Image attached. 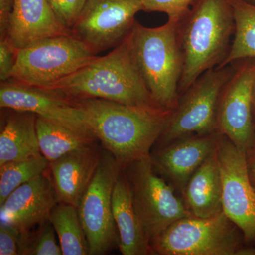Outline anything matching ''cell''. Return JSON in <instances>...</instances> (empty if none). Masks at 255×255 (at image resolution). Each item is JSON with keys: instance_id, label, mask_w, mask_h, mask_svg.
Instances as JSON below:
<instances>
[{"instance_id": "cell-1", "label": "cell", "mask_w": 255, "mask_h": 255, "mask_svg": "<svg viewBox=\"0 0 255 255\" xmlns=\"http://www.w3.org/2000/svg\"><path fill=\"white\" fill-rule=\"evenodd\" d=\"M85 114L87 125L102 147L123 168L150 156L172 110L133 107L101 99L73 101Z\"/></svg>"}, {"instance_id": "cell-2", "label": "cell", "mask_w": 255, "mask_h": 255, "mask_svg": "<svg viewBox=\"0 0 255 255\" xmlns=\"http://www.w3.org/2000/svg\"><path fill=\"white\" fill-rule=\"evenodd\" d=\"M41 90L70 101L101 99L133 107H158L137 67L131 33L108 54L97 56L70 76Z\"/></svg>"}, {"instance_id": "cell-3", "label": "cell", "mask_w": 255, "mask_h": 255, "mask_svg": "<svg viewBox=\"0 0 255 255\" xmlns=\"http://www.w3.org/2000/svg\"><path fill=\"white\" fill-rule=\"evenodd\" d=\"M234 33L231 0H196L178 24L184 57L179 95L203 73L222 65L229 54Z\"/></svg>"}, {"instance_id": "cell-4", "label": "cell", "mask_w": 255, "mask_h": 255, "mask_svg": "<svg viewBox=\"0 0 255 255\" xmlns=\"http://www.w3.org/2000/svg\"><path fill=\"white\" fill-rule=\"evenodd\" d=\"M178 24L167 21L148 28L136 21L131 32L132 50L146 86L154 103L167 110H174L180 97L184 57Z\"/></svg>"}, {"instance_id": "cell-5", "label": "cell", "mask_w": 255, "mask_h": 255, "mask_svg": "<svg viewBox=\"0 0 255 255\" xmlns=\"http://www.w3.org/2000/svg\"><path fill=\"white\" fill-rule=\"evenodd\" d=\"M97 57L72 34L47 37L18 50L11 79L29 86L47 88Z\"/></svg>"}, {"instance_id": "cell-6", "label": "cell", "mask_w": 255, "mask_h": 255, "mask_svg": "<svg viewBox=\"0 0 255 255\" xmlns=\"http://www.w3.org/2000/svg\"><path fill=\"white\" fill-rule=\"evenodd\" d=\"M241 233L222 211L208 218L178 220L151 246L160 255H240L243 248Z\"/></svg>"}, {"instance_id": "cell-7", "label": "cell", "mask_w": 255, "mask_h": 255, "mask_svg": "<svg viewBox=\"0 0 255 255\" xmlns=\"http://www.w3.org/2000/svg\"><path fill=\"white\" fill-rule=\"evenodd\" d=\"M234 63L207 70L179 97L157 142L165 146L179 139L217 131L218 111Z\"/></svg>"}, {"instance_id": "cell-8", "label": "cell", "mask_w": 255, "mask_h": 255, "mask_svg": "<svg viewBox=\"0 0 255 255\" xmlns=\"http://www.w3.org/2000/svg\"><path fill=\"white\" fill-rule=\"evenodd\" d=\"M134 206L151 243L172 223L193 216L163 178L156 174L151 156L123 168Z\"/></svg>"}, {"instance_id": "cell-9", "label": "cell", "mask_w": 255, "mask_h": 255, "mask_svg": "<svg viewBox=\"0 0 255 255\" xmlns=\"http://www.w3.org/2000/svg\"><path fill=\"white\" fill-rule=\"evenodd\" d=\"M122 169L113 156L104 149L95 177L79 204V216L88 241L90 255H106L119 248L112 194Z\"/></svg>"}, {"instance_id": "cell-10", "label": "cell", "mask_w": 255, "mask_h": 255, "mask_svg": "<svg viewBox=\"0 0 255 255\" xmlns=\"http://www.w3.org/2000/svg\"><path fill=\"white\" fill-rule=\"evenodd\" d=\"M223 212L239 228L245 241L255 243V187L247 153L221 134L217 145Z\"/></svg>"}, {"instance_id": "cell-11", "label": "cell", "mask_w": 255, "mask_h": 255, "mask_svg": "<svg viewBox=\"0 0 255 255\" xmlns=\"http://www.w3.org/2000/svg\"><path fill=\"white\" fill-rule=\"evenodd\" d=\"M142 9L140 0H87L72 35L97 55L123 42Z\"/></svg>"}, {"instance_id": "cell-12", "label": "cell", "mask_w": 255, "mask_h": 255, "mask_svg": "<svg viewBox=\"0 0 255 255\" xmlns=\"http://www.w3.org/2000/svg\"><path fill=\"white\" fill-rule=\"evenodd\" d=\"M233 63L234 73L225 85L220 99L217 131L248 153L255 146L253 100L255 59Z\"/></svg>"}, {"instance_id": "cell-13", "label": "cell", "mask_w": 255, "mask_h": 255, "mask_svg": "<svg viewBox=\"0 0 255 255\" xmlns=\"http://www.w3.org/2000/svg\"><path fill=\"white\" fill-rule=\"evenodd\" d=\"M0 107L34 114L71 131L97 140L87 125L84 112L73 101L13 79L1 82Z\"/></svg>"}, {"instance_id": "cell-14", "label": "cell", "mask_w": 255, "mask_h": 255, "mask_svg": "<svg viewBox=\"0 0 255 255\" xmlns=\"http://www.w3.org/2000/svg\"><path fill=\"white\" fill-rule=\"evenodd\" d=\"M58 204L50 176L43 172L15 189L0 205L1 222L27 232L49 221Z\"/></svg>"}, {"instance_id": "cell-15", "label": "cell", "mask_w": 255, "mask_h": 255, "mask_svg": "<svg viewBox=\"0 0 255 255\" xmlns=\"http://www.w3.org/2000/svg\"><path fill=\"white\" fill-rule=\"evenodd\" d=\"M103 150L92 142L49 162V176L58 203L78 207L97 172Z\"/></svg>"}, {"instance_id": "cell-16", "label": "cell", "mask_w": 255, "mask_h": 255, "mask_svg": "<svg viewBox=\"0 0 255 255\" xmlns=\"http://www.w3.org/2000/svg\"><path fill=\"white\" fill-rule=\"evenodd\" d=\"M219 132L194 135L164 146L151 156L156 169L183 194L188 181L216 147Z\"/></svg>"}, {"instance_id": "cell-17", "label": "cell", "mask_w": 255, "mask_h": 255, "mask_svg": "<svg viewBox=\"0 0 255 255\" xmlns=\"http://www.w3.org/2000/svg\"><path fill=\"white\" fill-rule=\"evenodd\" d=\"M72 34L57 19L47 0H14L5 38L16 49L59 35Z\"/></svg>"}, {"instance_id": "cell-18", "label": "cell", "mask_w": 255, "mask_h": 255, "mask_svg": "<svg viewBox=\"0 0 255 255\" xmlns=\"http://www.w3.org/2000/svg\"><path fill=\"white\" fill-rule=\"evenodd\" d=\"M112 210L121 253L123 255H155L134 206L124 169L114 184Z\"/></svg>"}, {"instance_id": "cell-19", "label": "cell", "mask_w": 255, "mask_h": 255, "mask_svg": "<svg viewBox=\"0 0 255 255\" xmlns=\"http://www.w3.org/2000/svg\"><path fill=\"white\" fill-rule=\"evenodd\" d=\"M0 132V166L41 157L36 131V115L6 110Z\"/></svg>"}, {"instance_id": "cell-20", "label": "cell", "mask_w": 255, "mask_h": 255, "mask_svg": "<svg viewBox=\"0 0 255 255\" xmlns=\"http://www.w3.org/2000/svg\"><path fill=\"white\" fill-rule=\"evenodd\" d=\"M183 195L188 209L196 217L208 218L223 211L217 147L191 176Z\"/></svg>"}, {"instance_id": "cell-21", "label": "cell", "mask_w": 255, "mask_h": 255, "mask_svg": "<svg viewBox=\"0 0 255 255\" xmlns=\"http://www.w3.org/2000/svg\"><path fill=\"white\" fill-rule=\"evenodd\" d=\"M49 221L58 236L63 255H90L88 241L78 208L58 203L52 211Z\"/></svg>"}, {"instance_id": "cell-22", "label": "cell", "mask_w": 255, "mask_h": 255, "mask_svg": "<svg viewBox=\"0 0 255 255\" xmlns=\"http://www.w3.org/2000/svg\"><path fill=\"white\" fill-rule=\"evenodd\" d=\"M235 19L234 37L227 58L218 68L243 59H255V5L231 0Z\"/></svg>"}, {"instance_id": "cell-23", "label": "cell", "mask_w": 255, "mask_h": 255, "mask_svg": "<svg viewBox=\"0 0 255 255\" xmlns=\"http://www.w3.org/2000/svg\"><path fill=\"white\" fill-rule=\"evenodd\" d=\"M36 126L40 150L42 155L49 162L97 140L71 131L39 117H36Z\"/></svg>"}, {"instance_id": "cell-24", "label": "cell", "mask_w": 255, "mask_h": 255, "mask_svg": "<svg viewBox=\"0 0 255 255\" xmlns=\"http://www.w3.org/2000/svg\"><path fill=\"white\" fill-rule=\"evenodd\" d=\"M49 162L41 156L0 166V205L15 189L46 172Z\"/></svg>"}, {"instance_id": "cell-25", "label": "cell", "mask_w": 255, "mask_h": 255, "mask_svg": "<svg viewBox=\"0 0 255 255\" xmlns=\"http://www.w3.org/2000/svg\"><path fill=\"white\" fill-rule=\"evenodd\" d=\"M54 228L50 221L27 232L20 233L18 253L20 255H62L57 243Z\"/></svg>"}, {"instance_id": "cell-26", "label": "cell", "mask_w": 255, "mask_h": 255, "mask_svg": "<svg viewBox=\"0 0 255 255\" xmlns=\"http://www.w3.org/2000/svg\"><path fill=\"white\" fill-rule=\"evenodd\" d=\"M142 11L165 13L168 21L179 23L187 16L196 0H140Z\"/></svg>"}, {"instance_id": "cell-27", "label": "cell", "mask_w": 255, "mask_h": 255, "mask_svg": "<svg viewBox=\"0 0 255 255\" xmlns=\"http://www.w3.org/2000/svg\"><path fill=\"white\" fill-rule=\"evenodd\" d=\"M58 21L71 31L87 0H47Z\"/></svg>"}, {"instance_id": "cell-28", "label": "cell", "mask_w": 255, "mask_h": 255, "mask_svg": "<svg viewBox=\"0 0 255 255\" xmlns=\"http://www.w3.org/2000/svg\"><path fill=\"white\" fill-rule=\"evenodd\" d=\"M17 49L6 38L0 39V80L6 81L11 78Z\"/></svg>"}, {"instance_id": "cell-29", "label": "cell", "mask_w": 255, "mask_h": 255, "mask_svg": "<svg viewBox=\"0 0 255 255\" xmlns=\"http://www.w3.org/2000/svg\"><path fill=\"white\" fill-rule=\"evenodd\" d=\"M19 231L8 223H0V255H17Z\"/></svg>"}, {"instance_id": "cell-30", "label": "cell", "mask_w": 255, "mask_h": 255, "mask_svg": "<svg viewBox=\"0 0 255 255\" xmlns=\"http://www.w3.org/2000/svg\"><path fill=\"white\" fill-rule=\"evenodd\" d=\"M14 2V0H0V39L6 36Z\"/></svg>"}, {"instance_id": "cell-31", "label": "cell", "mask_w": 255, "mask_h": 255, "mask_svg": "<svg viewBox=\"0 0 255 255\" xmlns=\"http://www.w3.org/2000/svg\"><path fill=\"white\" fill-rule=\"evenodd\" d=\"M248 172L251 182L255 187V146L250 152L247 153Z\"/></svg>"}, {"instance_id": "cell-32", "label": "cell", "mask_w": 255, "mask_h": 255, "mask_svg": "<svg viewBox=\"0 0 255 255\" xmlns=\"http://www.w3.org/2000/svg\"><path fill=\"white\" fill-rule=\"evenodd\" d=\"M253 111H254V117L255 123V75L253 84Z\"/></svg>"}, {"instance_id": "cell-33", "label": "cell", "mask_w": 255, "mask_h": 255, "mask_svg": "<svg viewBox=\"0 0 255 255\" xmlns=\"http://www.w3.org/2000/svg\"><path fill=\"white\" fill-rule=\"evenodd\" d=\"M247 2L251 3L252 4L255 5V0H245Z\"/></svg>"}]
</instances>
